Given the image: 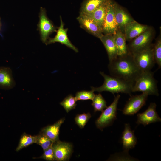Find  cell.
<instances>
[{
  "label": "cell",
  "mask_w": 161,
  "mask_h": 161,
  "mask_svg": "<svg viewBox=\"0 0 161 161\" xmlns=\"http://www.w3.org/2000/svg\"><path fill=\"white\" fill-rule=\"evenodd\" d=\"M113 35L117 55L122 56L129 53L124 33L118 28L116 33Z\"/></svg>",
  "instance_id": "44dd1931"
},
{
  "label": "cell",
  "mask_w": 161,
  "mask_h": 161,
  "mask_svg": "<svg viewBox=\"0 0 161 161\" xmlns=\"http://www.w3.org/2000/svg\"><path fill=\"white\" fill-rule=\"evenodd\" d=\"M15 85L11 69L8 67H0V87L9 89Z\"/></svg>",
  "instance_id": "ffe728a7"
},
{
  "label": "cell",
  "mask_w": 161,
  "mask_h": 161,
  "mask_svg": "<svg viewBox=\"0 0 161 161\" xmlns=\"http://www.w3.org/2000/svg\"><path fill=\"white\" fill-rule=\"evenodd\" d=\"M92 101V105L95 112L99 111L102 112L104 109L107 107L106 102L101 94L95 95Z\"/></svg>",
  "instance_id": "cb8c5ba5"
},
{
  "label": "cell",
  "mask_w": 161,
  "mask_h": 161,
  "mask_svg": "<svg viewBox=\"0 0 161 161\" xmlns=\"http://www.w3.org/2000/svg\"><path fill=\"white\" fill-rule=\"evenodd\" d=\"M91 115L89 113L77 115L75 118V123L82 129L84 126L91 117Z\"/></svg>",
  "instance_id": "f1b7e54d"
},
{
  "label": "cell",
  "mask_w": 161,
  "mask_h": 161,
  "mask_svg": "<svg viewBox=\"0 0 161 161\" xmlns=\"http://www.w3.org/2000/svg\"><path fill=\"white\" fill-rule=\"evenodd\" d=\"M148 95L142 93L141 94L131 96L123 110V114L132 115L136 113L144 105Z\"/></svg>",
  "instance_id": "ba28073f"
},
{
  "label": "cell",
  "mask_w": 161,
  "mask_h": 161,
  "mask_svg": "<svg viewBox=\"0 0 161 161\" xmlns=\"http://www.w3.org/2000/svg\"><path fill=\"white\" fill-rule=\"evenodd\" d=\"M64 120V118L61 119L53 124L44 127L41 129L40 133L47 137L53 143L58 140L60 128Z\"/></svg>",
  "instance_id": "ac0fdd59"
},
{
  "label": "cell",
  "mask_w": 161,
  "mask_h": 161,
  "mask_svg": "<svg viewBox=\"0 0 161 161\" xmlns=\"http://www.w3.org/2000/svg\"><path fill=\"white\" fill-rule=\"evenodd\" d=\"M36 143L41 146L44 151L51 146L53 143L47 137L40 133L37 135Z\"/></svg>",
  "instance_id": "4316f807"
},
{
  "label": "cell",
  "mask_w": 161,
  "mask_h": 161,
  "mask_svg": "<svg viewBox=\"0 0 161 161\" xmlns=\"http://www.w3.org/2000/svg\"><path fill=\"white\" fill-rule=\"evenodd\" d=\"M94 92L92 90L89 91L83 90L78 92L75 97V100L76 101L79 100H92L95 95Z\"/></svg>",
  "instance_id": "83f0119b"
},
{
  "label": "cell",
  "mask_w": 161,
  "mask_h": 161,
  "mask_svg": "<svg viewBox=\"0 0 161 161\" xmlns=\"http://www.w3.org/2000/svg\"><path fill=\"white\" fill-rule=\"evenodd\" d=\"M39 22L38 25L42 42L46 43L49 35L56 32V28L52 21L47 17L45 9L41 7L39 13Z\"/></svg>",
  "instance_id": "52a82bcc"
},
{
  "label": "cell",
  "mask_w": 161,
  "mask_h": 161,
  "mask_svg": "<svg viewBox=\"0 0 161 161\" xmlns=\"http://www.w3.org/2000/svg\"><path fill=\"white\" fill-rule=\"evenodd\" d=\"M1 18L0 17V31L1 30Z\"/></svg>",
  "instance_id": "4dcf8cb0"
},
{
  "label": "cell",
  "mask_w": 161,
  "mask_h": 161,
  "mask_svg": "<svg viewBox=\"0 0 161 161\" xmlns=\"http://www.w3.org/2000/svg\"><path fill=\"white\" fill-rule=\"evenodd\" d=\"M100 74L104 78V83L99 87H91V89L93 91L99 92L108 91L113 94L121 93L130 95L133 92L134 84L115 77L107 75L103 72H100Z\"/></svg>",
  "instance_id": "7a4b0ae2"
},
{
  "label": "cell",
  "mask_w": 161,
  "mask_h": 161,
  "mask_svg": "<svg viewBox=\"0 0 161 161\" xmlns=\"http://www.w3.org/2000/svg\"><path fill=\"white\" fill-rule=\"evenodd\" d=\"M106 0H85L80 8V14L87 15L94 11Z\"/></svg>",
  "instance_id": "7402d4cb"
},
{
  "label": "cell",
  "mask_w": 161,
  "mask_h": 161,
  "mask_svg": "<svg viewBox=\"0 0 161 161\" xmlns=\"http://www.w3.org/2000/svg\"><path fill=\"white\" fill-rule=\"evenodd\" d=\"M156 106L155 103H151L146 110L137 114L136 123L142 124L145 126L151 123L160 122L161 119L156 111Z\"/></svg>",
  "instance_id": "30bf717a"
},
{
  "label": "cell",
  "mask_w": 161,
  "mask_h": 161,
  "mask_svg": "<svg viewBox=\"0 0 161 161\" xmlns=\"http://www.w3.org/2000/svg\"><path fill=\"white\" fill-rule=\"evenodd\" d=\"M121 139L123 148L124 151L126 152L134 148L137 143V138L134 134V131L131 130L129 123L125 124Z\"/></svg>",
  "instance_id": "9a60e30c"
},
{
  "label": "cell",
  "mask_w": 161,
  "mask_h": 161,
  "mask_svg": "<svg viewBox=\"0 0 161 161\" xmlns=\"http://www.w3.org/2000/svg\"><path fill=\"white\" fill-rule=\"evenodd\" d=\"M52 146L55 160L64 161L69 160L72 151L71 143L58 140L53 143Z\"/></svg>",
  "instance_id": "8fae6325"
},
{
  "label": "cell",
  "mask_w": 161,
  "mask_h": 161,
  "mask_svg": "<svg viewBox=\"0 0 161 161\" xmlns=\"http://www.w3.org/2000/svg\"><path fill=\"white\" fill-rule=\"evenodd\" d=\"M108 68L111 75L134 84L142 72L136 65L130 52L122 56H117L109 61Z\"/></svg>",
  "instance_id": "6da1fadb"
},
{
  "label": "cell",
  "mask_w": 161,
  "mask_h": 161,
  "mask_svg": "<svg viewBox=\"0 0 161 161\" xmlns=\"http://www.w3.org/2000/svg\"><path fill=\"white\" fill-rule=\"evenodd\" d=\"M77 19L82 28L94 36L99 38L103 35L102 29L88 16L80 14Z\"/></svg>",
  "instance_id": "4fadbf2b"
},
{
  "label": "cell",
  "mask_w": 161,
  "mask_h": 161,
  "mask_svg": "<svg viewBox=\"0 0 161 161\" xmlns=\"http://www.w3.org/2000/svg\"><path fill=\"white\" fill-rule=\"evenodd\" d=\"M153 35L152 29L149 27L127 46L129 52L132 54L152 47Z\"/></svg>",
  "instance_id": "8992f818"
},
{
  "label": "cell",
  "mask_w": 161,
  "mask_h": 161,
  "mask_svg": "<svg viewBox=\"0 0 161 161\" xmlns=\"http://www.w3.org/2000/svg\"><path fill=\"white\" fill-rule=\"evenodd\" d=\"M76 102L75 97L72 95H69L60 103V104L68 113L70 111L75 108L76 106Z\"/></svg>",
  "instance_id": "d4e9b609"
},
{
  "label": "cell",
  "mask_w": 161,
  "mask_h": 161,
  "mask_svg": "<svg viewBox=\"0 0 161 161\" xmlns=\"http://www.w3.org/2000/svg\"><path fill=\"white\" fill-rule=\"evenodd\" d=\"M141 92L148 95L158 96L159 94L157 81L151 71L142 72L136 80L132 92Z\"/></svg>",
  "instance_id": "3957f363"
},
{
  "label": "cell",
  "mask_w": 161,
  "mask_h": 161,
  "mask_svg": "<svg viewBox=\"0 0 161 161\" xmlns=\"http://www.w3.org/2000/svg\"><path fill=\"white\" fill-rule=\"evenodd\" d=\"M153 55L155 63L159 68L161 67V38L159 37L153 47Z\"/></svg>",
  "instance_id": "484cf974"
},
{
  "label": "cell",
  "mask_w": 161,
  "mask_h": 161,
  "mask_svg": "<svg viewBox=\"0 0 161 161\" xmlns=\"http://www.w3.org/2000/svg\"><path fill=\"white\" fill-rule=\"evenodd\" d=\"M114 2L110 0L102 28L103 35H114L118 29L114 10Z\"/></svg>",
  "instance_id": "9c48e42d"
},
{
  "label": "cell",
  "mask_w": 161,
  "mask_h": 161,
  "mask_svg": "<svg viewBox=\"0 0 161 161\" xmlns=\"http://www.w3.org/2000/svg\"><path fill=\"white\" fill-rule=\"evenodd\" d=\"M114 10L118 28L124 33V28L126 25L134 20L121 7L115 2Z\"/></svg>",
  "instance_id": "2e32d148"
},
{
  "label": "cell",
  "mask_w": 161,
  "mask_h": 161,
  "mask_svg": "<svg viewBox=\"0 0 161 161\" xmlns=\"http://www.w3.org/2000/svg\"><path fill=\"white\" fill-rule=\"evenodd\" d=\"M37 135L32 136L23 133L21 136L19 144L16 150L18 152L22 148L26 147L34 143H36Z\"/></svg>",
  "instance_id": "603a6c76"
},
{
  "label": "cell",
  "mask_w": 161,
  "mask_h": 161,
  "mask_svg": "<svg viewBox=\"0 0 161 161\" xmlns=\"http://www.w3.org/2000/svg\"><path fill=\"white\" fill-rule=\"evenodd\" d=\"M38 158L43 159L47 161L55 160L54 150L52 145L44 151L43 154Z\"/></svg>",
  "instance_id": "f546056e"
},
{
  "label": "cell",
  "mask_w": 161,
  "mask_h": 161,
  "mask_svg": "<svg viewBox=\"0 0 161 161\" xmlns=\"http://www.w3.org/2000/svg\"><path fill=\"white\" fill-rule=\"evenodd\" d=\"M99 39L106 50L109 61L116 58L118 55L114 35L103 34Z\"/></svg>",
  "instance_id": "d6986e66"
},
{
  "label": "cell",
  "mask_w": 161,
  "mask_h": 161,
  "mask_svg": "<svg viewBox=\"0 0 161 161\" xmlns=\"http://www.w3.org/2000/svg\"><path fill=\"white\" fill-rule=\"evenodd\" d=\"M60 19V26L56 31V35L53 38H49L45 44L48 45L55 42H59L66 45L75 52H78V49L72 43L68 37L67 32L68 29L64 28V24L61 16Z\"/></svg>",
  "instance_id": "7c38bea8"
},
{
  "label": "cell",
  "mask_w": 161,
  "mask_h": 161,
  "mask_svg": "<svg viewBox=\"0 0 161 161\" xmlns=\"http://www.w3.org/2000/svg\"><path fill=\"white\" fill-rule=\"evenodd\" d=\"M132 54L136 65L142 72L151 71L154 66L155 62L152 46Z\"/></svg>",
  "instance_id": "277c9868"
},
{
  "label": "cell",
  "mask_w": 161,
  "mask_h": 161,
  "mask_svg": "<svg viewBox=\"0 0 161 161\" xmlns=\"http://www.w3.org/2000/svg\"><path fill=\"white\" fill-rule=\"evenodd\" d=\"M148 26L139 24L134 20L125 26L124 33L126 40L129 41L138 36L149 28Z\"/></svg>",
  "instance_id": "5bb4252c"
},
{
  "label": "cell",
  "mask_w": 161,
  "mask_h": 161,
  "mask_svg": "<svg viewBox=\"0 0 161 161\" xmlns=\"http://www.w3.org/2000/svg\"><path fill=\"white\" fill-rule=\"evenodd\" d=\"M110 0H106L93 12L86 15L95 21L102 29Z\"/></svg>",
  "instance_id": "e0dca14e"
},
{
  "label": "cell",
  "mask_w": 161,
  "mask_h": 161,
  "mask_svg": "<svg viewBox=\"0 0 161 161\" xmlns=\"http://www.w3.org/2000/svg\"><path fill=\"white\" fill-rule=\"evenodd\" d=\"M120 95L118 94L115 96L113 102L106 109L102 112L99 117L96 120L97 127L101 130L112 124L117 118V106Z\"/></svg>",
  "instance_id": "5b68a950"
}]
</instances>
